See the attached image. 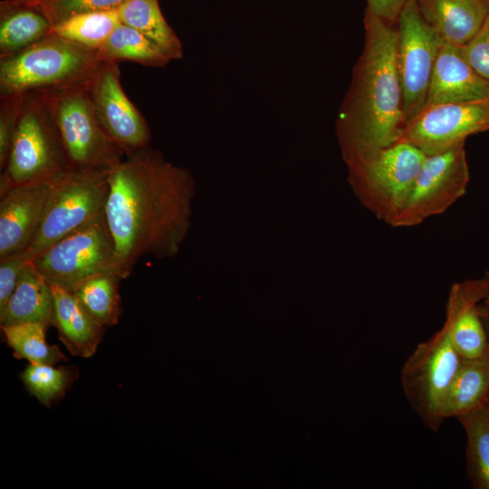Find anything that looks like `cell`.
<instances>
[{
    "instance_id": "12",
    "label": "cell",
    "mask_w": 489,
    "mask_h": 489,
    "mask_svg": "<svg viewBox=\"0 0 489 489\" xmlns=\"http://www.w3.org/2000/svg\"><path fill=\"white\" fill-rule=\"evenodd\" d=\"M86 91L101 125L126 156L150 147L149 126L126 95L118 62L102 60Z\"/></svg>"
},
{
    "instance_id": "1",
    "label": "cell",
    "mask_w": 489,
    "mask_h": 489,
    "mask_svg": "<svg viewBox=\"0 0 489 489\" xmlns=\"http://www.w3.org/2000/svg\"><path fill=\"white\" fill-rule=\"evenodd\" d=\"M192 175L150 147L126 156L109 174L104 215L118 274L128 278L143 256H174L190 225Z\"/></svg>"
},
{
    "instance_id": "36",
    "label": "cell",
    "mask_w": 489,
    "mask_h": 489,
    "mask_svg": "<svg viewBox=\"0 0 489 489\" xmlns=\"http://www.w3.org/2000/svg\"><path fill=\"white\" fill-rule=\"evenodd\" d=\"M13 4L24 5H40L48 0H9Z\"/></svg>"
},
{
    "instance_id": "22",
    "label": "cell",
    "mask_w": 489,
    "mask_h": 489,
    "mask_svg": "<svg viewBox=\"0 0 489 489\" xmlns=\"http://www.w3.org/2000/svg\"><path fill=\"white\" fill-rule=\"evenodd\" d=\"M117 10L120 23L146 35L171 61L182 57V44L164 18L158 0H127Z\"/></svg>"
},
{
    "instance_id": "25",
    "label": "cell",
    "mask_w": 489,
    "mask_h": 489,
    "mask_svg": "<svg viewBox=\"0 0 489 489\" xmlns=\"http://www.w3.org/2000/svg\"><path fill=\"white\" fill-rule=\"evenodd\" d=\"M121 280L116 273H105L85 280L71 292L100 324L110 327L118 323L122 312Z\"/></svg>"
},
{
    "instance_id": "37",
    "label": "cell",
    "mask_w": 489,
    "mask_h": 489,
    "mask_svg": "<svg viewBox=\"0 0 489 489\" xmlns=\"http://www.w3.org/2000/svg\"><path fill=\"white\" fill-rule=\"evenodd\" d=\"M485 404H486V407H487L488 409H489V395H488V398H487V399H486V401H485Z\"/></svg>"
},
{
    "instance_id": "11",
    "label": "cell",
    "mask_w": 489,
    "mask_h": 489,
    "mask_svg": "<svg viewBox=\"0 0 489 489\" xmlns=\"http://www.w3.org/2000/svg\"><path fill=\"white\" fill-rule=\"evenodd\" d=\"M470 173L465 142L426 156L394 227H411L443 214L466 192Z\"/></svg>"
},
{
    "instance_id": "35",
    "label": "cell",
    "mask_w": 489,
    "mask_h": 489,
    "mask_svg": "<svg viewBox=\"0 0 489 489\" xmlns=\"http://www.w3.org/2000/svg\"><path fill=\"white\" fill-rule=\"evenodd\" d=\"M478 312H479V314H480V316H481V318L483 320V322H484V324L485 326L487 335H488V339H489V310L484 308L479 303L478 304Z\"/></svg>"
},
{
    "instance_id": "30",
    "label": "cell",
    "mask_w": 489,
    "mask_h": 489,
    "mask_svg": "<svg viewBox=\"0 0 489 489\" xmlns=\"http://www.w3.org/2000/svg\"><path fill=\"white\" fill-rule=\"evenodd\" d=\"M127 0H48L39 6L53 25L87 11L116 9Z\"/></svg>"
},
{
    "instance_id": "23",
    "label": "cell",
    "mask_w": 489,
    "mask_h": 489,
    "mask_svg": "<svg viewBox=\"0 0 489 489\" xmlns=\"http://www.w3.org/2000/svg\"><path fill=\"white\" fill-rule=\"evenodd\" d=\"M456 419L466 436V470L475 489H489V409L486 404Z\"/></svg>"
},
{
    "instance_id": "17",
    "label": "cell",
    "mask_w": 489,
    "mask_h": 489,
    "mask_svg": "<svg viewBox=\"0 0 489 489\" xmlns=\"http://www.w3.org/2000/svg\"><path fill=\"white\" fill-rule=\"evenodd\" d=\"M53 297V326L72 355L90 358L97 350L106 327L100 324L69 290L50 284Z\"/></svg>"
},
{
    "instance_id": "18",
    "label": "cell",
    "mask_w": 489,
    "mask_h": 489,
    "mask_svg": "<svg viewBox=\"0 0 489 489\" xmlns=\"http://www.w3.org/2000/svg\"><path fill=\"white\" fill-rule=\"evenodd\" d=\"M425 20L445 43H467L489 14L486 0H416Z\"/></svg>"
},
{
    "instance_id": "2",
    "label": "cell",
    "mask_w": 489,
    "mask_h": 489,
    "mask_svg": "<svg viewBox=\"0 0 489 489\" xmlns=\"http://www.w3.org/2000/svg\"><path fill=\"white\" fill-rule=\"evenodd\" d=\"M392 24L366 12L364 49L337 124L344 158L402 138L406 120Z\"/></svg>"
},
{
    "instance_id": "9",
    "label": "cell",
    "mask_w": 489,
    "mask_h": 489,
    "mask_svg": "<svg viewBox=\"0 0 489 489\" xmlns=\"http://www.w3.org/2000/svg\"><path fill=\"white\" fill-rule=\"evenodd\" d=\"M33 264L50 284L69 291L95 275L118 274L114 242L104 213L35 256Z\"/></svg>"
},
{
    "instance_id": "19",
    "label": "cell",
    "mask_w": 489,
    "mask_h": 489,
    "mask_svg": "<svg viewBox=\"0 0 489 489\" xmlns=\"http://www.w3.org/2000/svg\"><path fill=\"white\" fill-rule=\"evenodd\" d=\"M53 297L52 287L30 260L23 269L14 291L0 312V324L25 322L53 326Z\"/></svg>"
},
{
    "instance_id": "32",
    "label": "cell",
    "mask_w": 489,
    "mask_h": 489,
    "mask_svg": "<svg viewBox=\"0 0 489 489\" xmlns=\"http://www.w3.org/2000/svg\"><path fill=\"white\" fill-rule=\"evenodd\" d=\"M460 48L468 63L489 80V14L478 33Z\"/></svg>"
},
{
    "instance_id": "6",
    "label": "cell",
    "mask_w": 489,
    "mask_h": 489,
    "mask_svg": "<svg viewBox=\"0 0 489 489\" xmlns=\"http://www.w3.org/2000/svg\"><path fill=\"white\" fill-rule=\"evenodd\" d=\"M86 84L37 94L56 124L70 170L110 173L126 155L98 120Z\"/></svg>"
},
{
    "instance_id": "13",
    "label": "cell",
    "mask_w": 489,
    "mask_h": 489,
    "mask_svg": "<svg viewBox=\"0 0 489 489\" xmlns=\"http://www.w3.org/2000/svg\"><path fill=\"white\" fill-rule=\"evenodd\" d=\"M489 129V101L447 102L425 106L409 120L401 140L430 156L464 143Z\"/></svg>"
},
{
    "instance_id": "24",
    "label": "cell",
    "mask_w": 489,
    "mask_h": 489,
    "mask_svg": "<svg viewBox=\"0 0 489 489\" xmlns=\"http://www.w3.org/2000/svg\"><path fill=\"white\" fill-rule=\"evenodd\" d=\"M98 55L103 61H129L150 67H164L171 62L149 38L122 23L114 29Z\"/></svg>"
},
{
    "instance_id": "14",
    "label": "cell",
    "mask_w": 489,
    "mask_h": 489,
    "mask_svg": "<svg viewBox=\"0 0 489 489\" xmlns=\"http://www.w3.org/2000/svg\"><path fill=\"white\" fill-rule=\"evenodd\" d=\"M53 181L15 186L1 196L0 257L27 249L41 225Z\"/></svg>"
},
{
    "instance_id": "34",
    "label": "cell",
    "mask_w": 489,
    "mask_h": 489,
    "mask_svg": "<svg viewBox=\"0 0 489 489\" xmlns=\"http://www.w3.org/2000/svg\"><path fill=\"white\" fill-rule=\"evenodd\" d=\"M484 281L485 286H486V293L483 299V301L480 302V305L484 308L489 310V270L485 272L484 276L482 277Z\"/></svg>"
},
{
    "instance_id": "26",
    "label": "cell",
    "mask_w": 489,
    "mask_h": 489,
    "mask_svg": "<svg viewBox=\"0 0 489 489\" xmlns=\"http://www.w3.org/2000/svg\"><path fill=\"white\" fill-rule=\"evenodd\" d=\"M120 24L118 10H95L69 16L53 26L52 33L98 52Z\"/></svg>"
},
{
    "instance_id": "31",
    "label": "cell",
    "mask_w": 489,
    "mask_h": 489,
    "mask_svg": "<svg viewBox=\"0 0 489 489\" xmlns=\"http://www.w3.org/2000/svg\"><path fill=\"white\" fill-rule=\"evenodd\" d=\"M30 260L25 250L0 257V312L5 307L23 269Z\"/></svg>"
},
{
    "instance_id": "28",
    "label": "cell",
    "mask_w": 489,
    "mask_h": 489,
    "mask_svg": "<svg viewBox=\"0 0 489 489\" xmlns=\"http://www.w3.org/2000/svg\"><path fill=\"white\" fill-rule=\"evenodd\" d=\"M77 378L75 367L43 363H29L20 373L25 389L47 408L62 399Z\"/></svg>"
},
{
    "instance_id": "27",
    "label": "cell",
    "mask_w": 489,
    "mask_h": 489,
    "mask_svg": "<svg viewBox=\"0 0 489 489\" xmlns=\"http://www.w3.org/2000/svg\"><path fill=\"white\" fill-rule=\"evenodd\" d=\"M47 329L36 322L1 325L5 340L16 359L51 365L66 361L67 358L59 347L46 341Z\"/></svg>"
},
{
    "instance_id": "16",
    "label": "cell",
    "mask_w": 489,
    "mask_h": 489,
    "mask_svg": "<svg viewBox=\"0 0 489 489\" xmlns=\"http://www.w3.org/2000/svg\"><path fill=\"white\" fill-rule=\"evenodd\" d=\"M489 101V80L465 60L460 46L443 43L432 74L427 105Z\"/></svg>"
},
{
    "instance_id": "20",
    "label": "cell",
    "mask_w": 489,
    "mask_h": 489,
    "mask_svg": "<svg viewBox=\"0 0 489 489\" xmlns=\"http://www.w3.org/2000/svg\"><path fill=\"white\" fill-rule=\"evenodd\" d=\"M53 24L39 5L0 4V57L21 52L52 34Z\"/></svg>"
},
{
    "instance_id": "10",
    "label": "cell",
    "mask_w": 489,
    "mask_h": 489,
    "mask_svg": "<svg viewBox=\"0 0 489 489\" xmlns=\"http://www.w3.org/2000/svg\"><path fill=\"white\" fill-rule=\"evenodd\" d=\"M396 22V58L407 124L426 106L444 41L425 20L416 0L407 1Z\"/></svg>"
},
{
    "instance_id": "33",
    "label": "cell",
    "mask_w": 489,
    "mask_h": 489,
    "mask_svg": "<svg viewBox=\"0 0 489 489\" xmlns=\"http://www.w3.org/2000/svg\"><path fill=\"white\" fill-rule=\"evenodd\" d=\"M408 0H367V12L389 23L397 21Z\"/></svg>"
},
{
    "instance_id": "29",
    "label": "cell",
    "mask_w": 489,
    "mask_h": 489,
    "mask_svg": "<svg viewBox=\"0 0 489 489\" xmlns=\"http://www.w3.org/2000/svg\"><path fill=\"white\" fill-rule=\"evenodd\" d=\"M24 95L0 94V169H5L19 123Z\"/></svg>"
},
{
    "instance_id": "7",
    "label": "cell",
    "mask_w": 489,
    "mask_h": 489,
    "mask_svg": "<svg viewBox=\"0 0 489 489\" xmlns=\"http://www.w3.org/2000/svg\"><path fill=\"white\" fill-rule=\"evenodd\" d=\"M461 358L444 323L416 346L402 366L400 381L407 400L432 431L446 420L445 400Z\"/></svg>"
},
{
    "instance_id": "4",
    "label": "cell",
    "mask_w": 489,
    "mask_h": 489,
    "mask_svg": "<svg viewBox=\"0 0 489 489\" xmlns=\"http://www.w3.org/2000/svg\"><path fill=\"white\" fill-rule=\"evenodd\" d=\"M426 155L398 140L348 157L349 182L360 203L379 220L395 226Z\"/></svg>"
},
{
    "instance_id": "5",
    "label": "cell",
    "mask_w": 489,
    "mask_h": 489,
    "mask_svg": "<svg viewBox=\"0 0 489 489\" xmlns=\"http://www.w3.org/2000/svg\"><path fill=\"white\" fill-rule=\"evenodd\" d=\"M70 170L52 114L37 93L24 95L7 164L1 171L0 197L11 187L53 181Z\"/></svg>"
},
{
    "instance_id": "21",
    "label": "cell",
    "mask_w": 489,
    "mask_h": 489,
    "mask_svg": "<svg viewBox=\"0 0 489 489\" xmlns=\"http://www.w3.org/2000/svg\"><path fill=\"white\" fill-rule=\"evenodd\" d=\"M489 395V346L481 355L461 358L444 405L446 419L485 403Z\"/></svg>"
},
{
    "instance_id": "15",
    "label": "cell",
    "mask_w": 489,
    "mask_h": 489,
    "mask_svg": "<svg viewBox=\"0 0 489 489\" xmlns=\"http://www.w3.org/2000/svg\"><path fill=\"white\" fill-rule=\"evenodd\" d=\"M486 293L483 278L454 283L446 308V321L451 340L463 358L483 354L489 346L478 304Z\"/></svg>"
},
{
    "instance_id": "3",
    "label": "cell",
    "mask_w": 489,
    "mask_h": 489,
    "mask_svg": "<svg viewBox=\"0 0 489 489\" xmlns=\"http://www.w3.org/2000/svg\"><path fill=\"white\" fill-rule=\"evenodd\" d=\"M98 52L52 33L37 43L0 57V94L43 93L88 82Z\"/></svg>"
},
{
    "instance_id": "8",
    "label": "cell",
    "mask_w": 489,
    "mask_h": 489,
    "mask_svg": "<svg viewBox=\"0 0 489 489\" xmlns=\"http://www.w3.org/2000/svg\"><path fill=\"white\" fill-rule=\"evenodd\" d=\"M109 174L69 170L53 181L41 225L25 250L31 259L104 213Z\"/></svg>"
}]
</instances>
